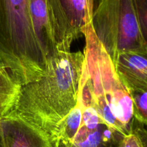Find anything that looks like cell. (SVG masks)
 <instances>
[{"instance_id": "17", "label": "cell", "mask_w": 147, "mask_h": 147, "mask_svg": "<svg viewBox=\"0 0 147 147\" xmlns=\"http://www.w3.org/2000/svg\"><path fill=\"white\" fill-rule=\"evenodd\" d=\"M0 67H3V65H2L1 64V63H0Z\"/></svg>"}, {"instance_id": "6", "label": "cell", "mask_w": 147, "mask_h": 147, "mask_svg": "<svg viewBox=\"0 0 147 147\" xmlns=\"http://www.w3.org/2000/svg\"><path fill=\"white\" fill-rule=\"evenodd\" d=\"M114 67L129 93L147 89V47L143 50L119 53Z\"/></svg>"}, {"instance_id": "16", "label": "cell", "mask_w": 147, "mask_h": 147, "mask_svg": "<svg viewBox=\"0 0 147 147\" xmlns=\"http://www.w3.org/2000/svg\"><path fill=\"white\" fill-rule=\"evenodd\" d=\"M133 132L136 134V136L139 137L142 146L147 147V129L144 127L142 124L136 125V123H134Z\"/></svg>"}, {"instance_id": "8", "label": "cell", "mask_w": 147, "mask_h": 147, "mask_svg": "<svg viewBox=\"0 0 147 147\" xmlns=\"http://www.w3.org/2000/svg\"><path fill=\"white\" fill-rule=\"evenodd\" d=\"M34 32L48 60L57 53V40L53 27L47 0H29Z\"/></svg>"}, {"instance_id": "4", "label": "cell", "mask_w": 147, "mask_h": 147, "mask_svg": "<svg viewBox=\"0 0 147 147\" xmlns=\"http://www.w3.org/2000/svg\"><path fill=\"white\" fill-rule=\"evenodd\" d=\"M91 24L113 64L119 53L146 47L133 0H103L93 14Z\"/></svg>"}, {"instance_id": "2", "label": "cell", "mask_w": 147, "mask_h": 147, "mask_svg": "<svg viewBox=\"0 0 147 147\" xmlns=\"http://www.w3.org/2000/svg\"><path fill=\"white\" fill-rule=\"evenodd\" d=\"M86 37L84 65L78 101L92 106L103 125L122 136L133 131V101L119 79L114 64L94 32L91 23Z\"/></svg>"}, {"instance_id": "15", "label": "cell", "mask_w": 147, "mask_h": 147, "mask_svg": "<svg viewBox=\"0 0 147 147\" xmlns=\"http://www.w3.org/2000/svg\"><path fill=\"white\" fill-rule=\"evenodd\" d=\"M118 147H143L139 137L135 133H132L123 136L119 142Z\"/></svg>"}, {"instance_id": "5", "label": "cell", "mask_w": 147, "mask_h": 147, "mask_svg": "<svg viewBox=\"0 0 147 147\" xmlns=\"http://www.w3.org/2000/svg\"><path fill=\"white\" fill-rule=\"evenodd\" d=\"M103 0H47L58 51H69L75 40L83 35Z\"/></svg>"}, {"instance_id": "9", "label": "cell", "mask_w": 147, "mask_h": 147, "mask_svg": "<svg viewBox=\"0 0 147 147\" xmlns=\"http://www.w3.org/2000/svg\"><path fill=\"white\" fill-rule=\"evenodd\" d=\"M104 126L90 130L81 126L73 142L59 147H118L123 136Z\"/></svg>"}, {"instance_id": "10", "label": "cell", "mask_w": 147, "mask_h": 147, "mask_svg": "<svg viewBox=\"0 0 147 147\" xmlns=\"http://www.w3.org/2000/svg\"><path fill=\"white\" fill-rule=\"evenodd\" d=\"M22 86L4 67H0V120L12 111L17 102Z\"/></svg>"}, {"instance_id": "13", "label": "cell", "mask_w": 147, "mask_h": 147, "mask_svg": "<svg viewBox=\"0 0 147 147\" xmlns=\"http://www.w3.org/2000/svg\"><path fill=\"white\" fill-rule=\"evenodd\" d=\"M82 126L90 130H95L103 125L97 111L93 106H82Z\"/></svg>"}, {"instance_id": "12", "label": "cell", "mask_w": 147, "mask_h": 147, "mask_svg": "<svg viewBox=\"0 0 147 147\" xmlns=\"http://www.w3.org/2000/svg\"><path fill=\"white\" fill-rule=\"evenodd\" d=\"M135 121L147 126V89L130 92Z\"/></svg>"}, {"instance_id": "7", "label": "cell", "mask_w": 147, "mask_h": 147, "mask_svg": "<svg viewBox=\"0 0 147 147\" xmlns=\"http://www.w3.org/2000/svg\"><path fill=\"white\" fill-rule=\"evenodd\" d=\"M1 147H50L48 141L23 121L11 116L0 120Z\"/></svg>"}, {"instance_id": "3", "label": "cell", "mask_w": 147, "mask_h": 147, "mask_svg": "<svg viewBox=\"0 0 147 147\" xmlns=\"http://www.w3.org/2000/svg\"><path fill=\"white\" fill-rule=\"evenodd\" d=\"M0 63L20 86L45 72L47 57L34 32L29 0H0Z\"/></svg>"}, {"instance_id": "18", "label": "cell", "mask_w": 147, "mask_h": 147, "mask_svg": "<svg viewBox=\"0 0 147 147\" xmlns=\"http://www.w3.org/2000/svg\"><path fill=\"white\" fill-rule=\"evenodd\" d=\"M0 147H1V142H0Z\"/></svg>"}, {"instance_id": "11", "label": "cell", "mask_w": 147, "mask_h": 147, "mask_svg": "<svg viewBox=\"0 0 147 147\" xmlns=\"http://www.w3.org/2000/svg\"><path fill=\"white\" fill-rule=\"evenodd\" d=\"M82 114V106L78 102L59 127L58 147L73 142L81 126Z\"/></svg>"}, {"instance_id": "1", "label": "cell", "mask_w": 147, "mask_h": 147, "mask_svg": "<svg viewBox=\"0 0 147 147\" xmlns=\"http://www.w3.org/2000/svg\"><path fill=\"white\" fill-rule=\"evenodd\" d=\"M84 53L58 52L47 60L40 79L22 86L14 109L7 116L23 121L58 147L62 122L78 103Z\"/></svg>"}, {"instance_id": "14", "label": "cell", "mask_w": 147, "mask_h": 147, "mask_svg": "<svg viewBox=\"0 0 147 147\" xmlns=\"http://www.w3.org/2000/svg\"><path fill=\"white\" fill-rule=\"evenodd\" d=\"M141 33L147 47V0H133Z\"/></svg>"}]
</instances>
